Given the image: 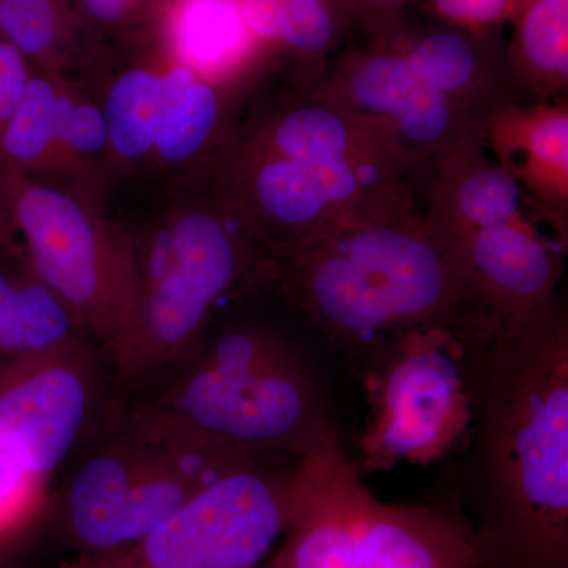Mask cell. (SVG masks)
I'll return each mask as SVG.
<instances>
[{
  "label": "cell",
  "mask_w": 568,
  "mask_h": 568,
  "mask_svg": "<svg viewBox=\"0 0 568 568\" xmlns=\"http://www.w3.org/2000/svg\"><path fill=\"white\" fill-rule=\"evenodd\" d=\"M110 162V134L100 97L62 77L58 149L47 175L92 183V175Z\"/></svg>",
  "instance_id": "cell-23"
},
{
  "label": "cell",
  "mask_w": 568,
  "mask_h": 568,
  "mask_svg": "<svg viewBox=\"0 0 568 568\" xmlns=\"http://www.w3.org/2000/svg\"><path fill=\"white\" fill-rule=\"evenodd\" d=\"M567 242L537 220L484 227L458 242L496 332L521 327L558 294Z\"/></svg>",
  "instance_id": "cell-13"
},
{
  "label": "cell",
  "mask_w": 568,
  "mask_h": 568,
  "mask_svg": "<svg viewBox=\"0 0 568 568\" xmlns=\"http://www.w3.org/2000/svg\"><path fill=\"white\" fill-rule=\"evenodd\" d=\"M31 77L32 63L0 37V132L20 104Z\"/></svg>",
  "instance_id": "cell-28"
},
{
  "label": "cell",
  "mask_w": 568,
  "mask_h": 568,
  "mask_svg": "<svg viewBox=\"0 0 568 568\" xmlns=\"http://www.w3.org/2000/svg\"><path fill=\"white\" fill-rule=\"evenodd\" d=\"M488 152L538 211L568 233V102H510L481 129Z\"/></svg>",
  "instance_id": "cell-15"
},
{
  "label": "cell",
  "mask_w": 568,
  "mask_h": 568,
  "mask_svg": "<svg viewBox=\"0 0 568 568\" xmlns=\"http://www.w3.org/2000/svg\"><path fill=\"white\" fill-rule=\"evenodd\" d=\"M77 317L13 252L0 256V377L81 342Z\"/></svg>",
  "instance_id": "cell-19"
},
{
  "label": "cell",
  "mask_w": 568,
  "mask_h": 568,
  "mask_svg": "<svg viewBox=\"0 0 568 568\" xmlns=\"http://www.w3.org/2000/svg\"><path fill=\"white\" fill-rule=\"evenodd\" d=\"M133 246L138 304L132 327L112 358L125 379L185 361L204 342L205 327L224 301L263 283L252 253L209 226L168 230L156 224Z\"/></svg>",
  "instance_id": "cell-9"
},
{
  "label": "cell",
  "mask_w": 568,
  "mask_h": 568,
  "mask_svg": "<svg viewBox=\"0 0 568 568\" xmlns=\"http://www.w3.org/2000/svg\"><path fill=\"white\" fill-rule=\"evenodd\" d=\"M82 6L95 24L123 29L142 20L156 0H82Z\"/></svg>",
  "instance_id": "cell-29"
},
{
  "label": "cell",
  "mask_w": 568,
  "mask_h": 568,
  "mask_svg": "<svg viewBox=\"0 0 568 568\" xmlns=\"http://www.w3.org/2000/svg\"><path fill=\"white\" fill-rule=\"evenodd\" d=\"M0 220L13 253L111 355L138 304L132 241L108 222L91 182L0 163Z\"/></svg>",
  "instance_id": "cell-5"
},
{
  "label": "cell",
  "mask_w": 568,
  "mask_h": 568,
  "mask_svg": "<svg viewBox=\"0 0 568 568\" xmlns=\"http://www.w3.org/2000/svg\"><path fill=\"white\" fill-rule=\"evenodd\" d=\"M493 336L418 328L354 357L369 405L358 470L429 465L467 443L478 369Z\"/></svg>",
  "instance_id": "cell-6"
},
{
  "label": "cell",
  "mask_w": 568,
  "mask_h": 568,
  "mask_svg": "<svg viewBox=\"0 0 568 568\" xmlns=\"http://www.w3.org/2000/svg\"><path fill=\"white\" fill-rule=\"evenodd\" d=\"M351 21L347 41L377 43L392 39L405 24L417 0H342Z\"/></svg>",
  "instance_id": "cell-26"
},
{
  "label": "cell",
  "mask_w": 568,
  "mask_h": 568,
  "mask_svg": "<svg viewBox=\"0 0 568 568\" xmlns=\"http://www.w3.org/2000/svg\"><path fill=\"white\" fill-rule=\"evenodd\" d=\"M92 406L80 342L0 377V450L43 480L77 444Z\"/></svg>",
  "instance_id": "cell-12"
},
{
  "label": "cell",
  "mask_w": 568,
  "mask_h": 568,
  "mask_svg": "<svg viewBox=\"0 0 568 568\" xmlns=\"http://www.w3.org/2000/svg\"><path fill=\"white\" fill-rule=\"evenodd\" d=\"M428 168L432 179L424 211L455 245L474 231L523 220L560 231L493 159L481 136L466 138Z\"/></svg>",
  "instance_id": "cell-16"
},
{
  "label": "cell",
  "mask_w": 568,
  "mask_h": 568,
  "mask_svg": "<svg viewBox=\"0 0 568 568\" xmlns=\"http://www.w3.org/2000/svg\"><path fill=\"white\" fill-rule=\"evenodd\" d=\"M234 138L256 151L305 162H379L417 174L379 123L351 114L312 91L283 84L253 108Z\"/></svg>",
  "instance_id": "cell-14"
},
{
  "label": "cell",
  "mask_w": 568,
  "mask_h": 568,
  "mask_svg": "<svg viewBox=\"0 0 568 568\" xmlns=\"http://www.w3.org/2000/svg\"><path fill=\"white\" fill-rule=\"evenodd\" d=\"M162 21L173 62L205 80L246 89L271 62L246 26L241 0H164Z\"/></svg>",
  "instance_id": "cell-18"
},
{
  "label": "cell",
  "mask_w": 568,
  "mask_h": 568,
  "mask_svg": "<svg viewBox=\"0 0 568 568\" xmlns=\"http://www.w3.org/2000/svg\"><path fill=\"white\" fill-rule=\"evenodd\" d=\"M312 91L383 125L418 173L466 138L481 136L484 129L462 104L426 84L395 36L377 43L347 41Z\"/></svg>",
  "instance_id": "cell-11"
},
{
  "label": "cell",
  "mask_w": 568,
  "mask_h": 568,
  "mask_svg": "<svg viewBox=\"0 0 568 568\" xmlns=\"http://www.w3.org/2000/svg\"><path fill=\"white\" fill-rule=\"evenodd\" d=\"M209 170L271 256L417 197L416 174L395 164L282 159L250 148L234 133Z\"/></svg>",
  "instance_id": "cell-8"
},
{
  "label": "cell",
  "mask_w": 568,
  "mask_h": 568,
  "mask_svg": "<svg viewBox=\"0 0 568 568\" xmlns=\"http://www.w3.org/2000/svg\"><path fill=\"white\" fill-rule=\"evenodd\" d=\"M70 568H108V560L106 559L93 560V562L82 564V566L70 567Z\"/></svg>",
  "instance_id": "cell-31"
},
{
  "label": "cell",
  "mask_w": 568,
  "mask_h": 568,
  "mask_svg": "<svg viewBox=\"0 0 568 568\" xmlns=\"http://www.w3.org/2000/svg\"><path fill=\"white\" fill-rule=\"evenodd\" d=\"M510 24L508 65L525 102L567 100L568 0H530Z\"/></svg>",
  "instance_id": "cell-20"
},
{
  "label": "cell",
  "mask_w": 568,
  "mask_h": 568,
  "mask_svg": "<svg viewBox=\"0 0 568 568\" xmlns=\"http://www.w3.org/2000/svg\"><path fill=\"white\" fill-rule=\"evenodd\" d=\"M185 361L155 414L192 435L252 458L271 452L304 458L336 435L304 358L268 328H224Z\"/></svg>",
  "instance_id": "cell-3"
},
{
  "label": "cell",
  "mask_w": 568,
  "mask_h": 568,
  "mask_svg": "<svg viewBox=\"0 0 568 568\" xmlns=\"http://www.w3.org/2000/svg\"><path fill=\"white\" fill-rule=\"evenodd\" d=\"M422 14L428 20L476 29L503 31L515 18L508 0H417Z\"/></svg>",
  "instance_id": "cell-25"
},
{
  "label": "cell",
  "mask_w": 568,
  "mask_h": 568,
  "mask_svg": "<svg viewBox=\"0 0 568 568\" xmlns=\"http://www.w3.org/2000/svg\"><path fill=\"white\" fill-rule=\"evenodd\" d=\"M67 21L63 0L0 2V37L37 69L62 74Z\"/></svg>",
  "instance_id": "cell-24"
},
{
  "label": "cell",
  "mask_w": 568,
  "mask_h": 568,
  "mask_svg": "<svg viewBox=\"0 0 568 568\" xmlns=\"http://www.w3.org/2000/svg\"><path fill=\"white\" fill-rule=\"evenodd\" d=\"M466 447L481 568H568V313L559 293L488 343Z\"/></svg>",
  "instance_id": "cell-1"
},
{
  "label": "cell",
  "mask_w": 568,
  "mask_h": 568,
  "mask_svg": "<svg viewBox=\"0 0 568 568\" xmlns=\"http://www.w3.org/2000/svg\"><path fill=\"white\" fill-rule=\"evenodd\" d=\"M245 91L171 62L162 70V112L151 163L168 173L200 174L233 136L235 106Z\"/></svg>",
  "instance_id": "cell-17"
},
{
  "label": "cell",
  "mask_w": 568,
  "mask_h": 568,
  "mask_svg": "<svg viewBox=\"0 0 568 568\" xmlns=\"http://www.w3.org/2000/svg\"><path fill=\"white\" fill-rule=\"evenodd\" d=\"M293 474L256 463L196 493L108 568H257L286 532Z\"/></svg>",
  "instance_id": "cell-10"
},
{
  "label": "cell",
  "mask_w": 568,
  "mask_h": 568,
  "mask_svg": "<svg viewBox=\"0 0 568 568\" xmlns=\"http://www.w3.org/2000/svg\"><path fill=\"white\" fill-rule=\"evenodd\" d=\"M13 252L10 246L9 235H7L6 227H3L2 220H0V256L3 253Z\"/></svg>",
  "instance_id": "cell-30"
},
{
  "label": "cell",
  "mask_w": 568,
  "mask_h": 568,
  "mask_svg": "<svg viewBox=\"0 0 568 568\" xmlns=\"http://www.w3.org/2000/svg\"><path fill=\"white\" fill-rule=\"evenodd\" d=\"M253 462L156 414L140 418L74 474L71 534L93 555L119 558L201 489Z\"/></svg>",
  "instance_id": "cell-7"
},
{
  "label": "cell",
  "mask_w": 568,
  "mask_h": 568,
  "mask_svg": "<svg viewBox=\"0 0 568 568\" xmlns=\"http://www.w3.org/2000/svg\"><path fill=\"white\" fill-rule=\"evenodd\" d=\"M40 485L39 478L26 473L0 450V536L29 517Z\"/></svg>",
  "instance_id": "cell-27"
},
{
  "label": "cell",
  "mask_w": 568,
  "mask_h": 568,
  "mask_svg": "<svg viewBox=\"0 0 568 568\" xmlns=\"http://www.w3.org/2000/svg\"><path fill=\"white\" fill-rule=\"evenodd\" d=\"M286 534L271 568H481L466 519L377 499L336 435L301 458Z\"/></svg>",
  "instance_id": "cell-4"
},
{
  "label": "cell",
  "mask_w": 568,
  "mask_h": 568,
  "mask_svg": "<svg viewBox=\"0 0 568 568\" xmlns=\"http://www.w3.org/2000/svg\"><path fill=\"white\" fill-rule=\"evenodd\" d=\"M0 2H31V0H0Z\"/></svg>",
  "instance_id": "cell-33"
},
{
  "label": "cell",
  "mask_w": 568,
  "mask_h": 568,
  "mask_svg": "<svg viewBox=\"0 0 568 568\" xmlns=\"http://www.w3.org/2000/svg\"><path fill=\"white\" fill-rule=\"evenodd\" d=\"M510 2L511 9L515 11V17H517V13L519 10L523 9V7L528 6L530 0H508Z\"/></svg>",
  "instance_id": "cell-32"
},
{
  "label": "cell",
  "mask_w": 568,
  "mask_h": 568,
  "mask_svg": "<svg viewBox=\"0 0 568 568\" xmlns=\"http://www.w3.org/2000/svg\"><path fill=\"white\" fill-rule=\"evenodd\" d=\"M271 264V283L351 358L418 328L496 334L457 245L417 197Z\"/></svg>",
  "instance_id": "cell-2"
},
{
  "label": "cell",
  "mask_w": 568,
  "mask_h": 568,
  "mask_svg": "<svg viewBox=\"0 0 568 568\" xmlns=\"http://www.w3.org/2000/svg\"><path fill=\"white\" fill-rule=\"evenodd\" d=\"M162 70L151 65L123 69L100 95L112 163L126 170L151 163L162 112Z\"/></svg>",
  "instance_id": "cell-21"
},
{
  "label": "cell",
  "mask_w": 568,
  "mask_h": 568,
  "mask_svg": "<svg viewBox=\"0 0 568 568\" xmlns=\"http://www.w3.org/2000/svg\"><path fill=\"white\" fill-rule=\"evenodd\" d=\"M62 77L32 65L28 89L0 132V163L24 173L51 174L58 149Z\"/></svg>",
  "instance_id": "cell-22"
}]
</instances>
